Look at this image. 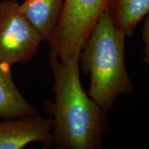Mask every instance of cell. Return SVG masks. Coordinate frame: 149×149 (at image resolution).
Listing matches in <instances>:
<instances>
[{
	"label": "cell",
	"instance_id": "1",
	"mask_svg": "<svg viewBox=\"0 0 149 149\" xmlns=\"http://www.w3.org/2000/svg\"><path fill=\"white\" fill-rule=\"evenodd\" d=\"M55 100L46 105L58 149H100L109 130L105 112L82 88L79 57L61 61L50 52Z\"/></svg>",
	"mask_w": 149,
	"mask_h": 149
},
{
	"label": "cell",
	"instance_id": "2",
	"mask_svg": "<svg viewBox=\"0 0 149 149\" xmlns=\"http://www.w3.org/2000/svg\"><path fill=\"white\" fill-rule=\"evenodd\" d=\"M126 37L107 10L99 18L79 55L83 72L90 74L88 95L105 112L119 95L135 92L125 64Z\"/></svg>",
	"mask_w": 149,
	"mask_h": 149
},
{
	"label": "cell",
	"instance_id": "3",
	"mask_svg": "<svg viewBox=\"0 0 149 149\" xmlns=\"http://www.w3.org/2000/svg\"><path fill=\"white\" fill-rule=\"evenodd\" d=\"M113 0H65L60 19L48 42L61 61L79 57L91 31Z\"/></svg>",
	"mask_w": 149,
	"mask_h": 149
},
{
	"label": "cell",
	"instance_id": "4",
	"mask_svg": "<svg viewBox=\"0 0 149 149\" xmlns=\"http://www.w3.org/2000/svg\"><path fill=\"white\" fill-rule=\"evenodd\" d=\"M19 4L16 0L0 1V62L10 66L29 61L43 42Z\"/></svg>",
	"mask_w": 149,
	"mask_h": 149
},
{
	"label": "cell",
	"instance_id": "5",
	"mask_svg": "<svg viewBox=\"0 0 149 149\" xmlns=\"http://www.w3.org/2000/svg\"><path fill=\"white\" fill-rule=\"evenodd\" d=\"M53 120L40 115L0 122V149H21L30 143L53 144Z\"/></svg>",
	"mask_w": 149,
	"mask_h": 149
},
{
	"label": "cell",
	"instance_id": "6",
	"mask_svg": "<svg viewBox=\"0 0 149 149\" xmlns=\"http://www.w3.org/2000/svg\"><path fill=\"white\" fill-rule=\"evenodd\" d=\"M65 0H24L22 14L36 29L44 42L52 38L60 19Z\"/></svg>",
	"mask_w": 149,
	"mask_h": 149
},
{
	"label": "cell",
	"instance_id": "7",
	"mask_svg": "<svg viewBox=\"0 0 149 149\" xmlns=\"http://www.w3.org/2000/svg\"><path fill=\"white\" fill-rule=\"evenodd\" d=\"M39 115L24 98L13 78L10 65L0 62V117L19 118Z\"/></svg>",
	"mask_w": 149,
	"mask_h": 149
},
{
	"label": "cell",
	"instance_id": "8",
	"mask_svg": "<svg viewBox=\"0 0 149 149\" xmlns=\"http://www.w3.org/2000/svg\"><path fill=\"white\" fill-rule=\"evenodd\" d=\"M109 10L115 25L130 37L139 22L149 14V0H113Z\"/></svg>",
	"mask_w": 149,
	"mask_h": 149
},
{
	"label": "cell",
	"instance_id": "9",
	"mask_svg": "<svg viewBox=\"0 0 149 149\" xmlns=\"http://www.w3.org/2000/svg\"><path fill=\"white\" fill-rule=\"evenodd\" d=\"M142 39L144 43L143 61L145 64L149 65V15L146 17L143 25Z\"/></svg>",
	"mask_w": 149,
	"mask_h": 149
}]
</instances>
